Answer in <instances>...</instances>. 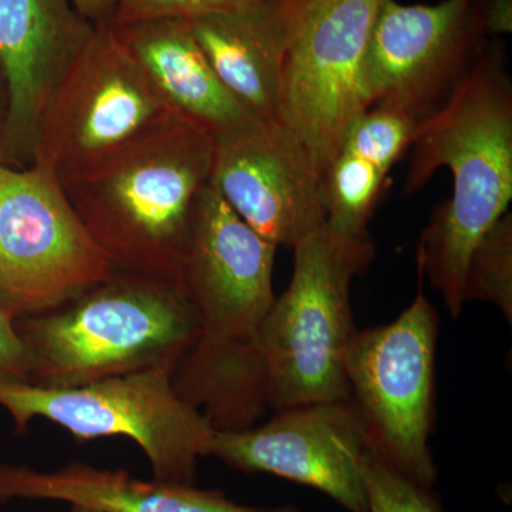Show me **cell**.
<instances>
[{
  "label": "cell",
  "instance_id": "obj_1",
  "mask_svg": "<svg viewBox=\"0 0 512 512\" xmlns=\"http://www.w3.org/2000/svg\"><path fill=\"white\" fill-rule=\"evenodd\" d=\"M276 249L211 183L202 188L180 281L200 320V336L174 384L192 406L204 407L218 430L248 429L269 409L258 336L276 299Z\"/></svg>",
  "mask_w": 512,
  "mask_h": 512
},
{
  "label": "cell",
  "instance_id": "obj_2",
  "mask_svg": "<svg viewBox=\"0 0 512 512\" xmlns=\"http://www.w3.org/2000/svg\"><path fill=\"white\" fill-rule=\"evenodd\" d=\"M403 192L414 194L439 168H450L453 194L437 205L417 245V268L463 312L468 259L512 200V83L507 53L491 39L456 93L421 123Z\"/></svg>",
  "mask_w": 512,
  "mask_h": 512
},
{
  "label": "cell",
  "instance_id": "obj_3",
  "mask_svg": "<svg viewBox=\"0 0 512 512\" xmlns=\"http://www.w3.org/2000/svg\"><path fill=\"white\" fill-rule=\"evenodd\" d=\"M212 160L210 131L173 114L63 190L117 271L180 285Z\"/></svg>",
  "mask_w": 512,
  "mask_h": 512
},
{
  "label": "cell",
  "instance_id": "obj_4",
  "mask_svg": "<svg viewBox=\"0 0 512 512\" xmlns=\"http://www.w3.org/2000/svg\"><path fill=\"white\" fill-rule=\"evenodd\" d=\"M69 308L16 322L30 383L66 387L177 363L197 342L200 320L181 285L117 272Z\"/></svg>",
  "mask_w": 512,
  "mask_h": 512
},
{
  "label": "cell",
  "instance_id": "obj_5",
  "mask_svg": "<svg viewBox=\"0 0 512 512\" xmlns=\"http://www.w3.org/2000/svg\"><path fill=\"white\" fill-rule=\"evenodd\" d=\"M288 289L275 299L258 336L268 407L350 399L346 355L355 335L350 286L375 256L369 234L323 224L295 245Z\"/></svg>",
  "mask_w": 512,
  "mask_h": 512
},
{
  "label": "cell",
  "instance_id": "obj_6",
  "mask_svg": "<svg viewBox=\"0 0 512 512\" xmlns=\"http://www.w3.org/2000/svg\"><path fill=\"white\" fill-rule=\"evenodd\" d=\"M174 366L163 363L77 386H0V406L19 431L37 417L79 440L127 437L146 454L154 480L192 485L217 429L178 393Z\"/></svg>",
  "mask_w": 512,
  "mask_h": 512
},
{
  "label": "cell",
  "instance_id": "obj_7",
  "mask_svg": "<svg viewBox=\"0 0 512 512\" xmlns=\"http://www.w3.org/2000/svg\"><path fill=\"white\" fill-rule=\"evenodd\" d=\"M437 336L436 309L419 291L392 323L356 330L345 363L367 451L427 490L439 477L430 448Z\"/></svg>",
  "mask_w": 512,
  "mask_h": 512
},
{
  "label": "cell",
  "instance_id": "obj_8",
  "mask_svg": "<svg viewBox=\"0 0 512 512\" xmlns=\"http://www.w3.org/2000/svg\"><path fill=\"white\" fill-rule=\"evenodd\" d=\"M384 0H281L285 20L278 123L302 141L319 173L367 110L362 69Z\"/></svg>",
  "mask_w": 512,
  "mask_h": 512
},
{
  "label": "cell",
  "instance_id": "obj_9",
  "mask_svg": "<svg viewBox=\"0 0 512 512\" xmlns=\"http://www.w3.org/2000/svg\"><path fill=\"white\" fill-rule=\"evenodd\" d=\"M170 116L116 26H96L43 111L32 164L63 187Z\"/></svg>",
  "mask_w": 512,
  "mask_h": 512
},
{
  "label": "cell",
  "instance_id": "obj_10",
  "mask_svg": "<svg viewBox=\"0 0 512 512\" xmlns=\"http://www.w3.org/2000/svg\"><path fill=\"white\" fill-rule=\"evenodd\" d=\"M117 272L55 175L0 163V302L15 318L62 306Z\"/></svg>",
  "mask_w": 512,
  "mask_h": 512
},
{
  "label": "cell",
  "instance_id": "obj_11",
  "mask_svg": "<svg viewBox=\"0 0 512 512\" xmlns=\"http://www.w3.org/2000/svg\"><path fill=\"white\" fill-rule=\"evenodd\" d=\"M491 39L488 0H384L363 62L367 109L384 104L429 119L473 72Z\"/></svg>",
  "mask_w": 512,
  "mask_h": 512
},
{
  "label": "cell",
  "instance_id": "obj_12",
  "mask_svg": "<svg viewBox=\"0 0 512 512\" xmlns=\"http://www.w3.org/2000/svg\"><path fill=\"white\" fill-rule=\"evenodd\" d=\"M365 427L352 400L278 410L268 423L215 430L208 457L242 473H265L328 495L348 512H369L362 460Z\"/></svg>",
  "mask_w": 512,
  "mask_h": 512
},
{
  "label": "cell",
  "instance_id": "obj_13",
  "mask_svg": "<svg viewBox=\"0 0 512 512\" xmlns=\"http://www.w3.org/2000/svg\"><path fill=\"white\" fill-rule=\"evenodd\" d=\"M210 183L276 247L293 248L326 222L322 174L302 141L279 123L254 121L214 137Z\"/></svg>",
  "mask_w": 512,
  "mask_h": 512
},
{
  "label": "cell",
  "instance_id": "obj_14",
  "mask_svg": "<svg viewBox=\"0 0 512 512\" xmlns=\"http://www.w3.org/2000/svg\"><path fill=\"white\" fill-rule=\"evenodd\" d=\"M94 29L72 0H0V72L6 84L0 156L5 151L32 165L43 111Z\"/></svg>",
  "mask_w": 512,
  "mask_h": 512
},
{
  "label": "cell",
  "instance_id": "obj_15",
  "mask_svg": "<svg viewBox=\"0 0 512 512\" xmlns=\"http://www.w3.org/2000/svg\"><path fill=\"white\" fill-rule=\"evenodd\" d=\"M13 498L63 501L97 512H308L295 505L249 507L221 491L138 480L127 471L77 463L49 473L0 464V503Z\"/></svg>",
  "mask_w": 512,
  "mask_h": 512
},
{
  "label": "cell",
  "instance_id": "obj_16",
  "mask_svg": "<svg viewBox=\"0 0 512 512\" xmlns=\"http://www.w3.org/2000/svg\"><path fill=\"white\" fill-rule=\"evenodd\" d=\"M116 28L174 116L214 137L259 121L220 82L188 20H148Z\"/></svg>",
  "mask_w": 512,
  "mask_h": 512
},
{
  "label": "cell",
  "instance_id": "obj_17",
  "mask_svg": "<svg viewBox=\"0 0 512 512\" xmlns=\"http://www.w3.org/2000/svg\"><path fill=\"white\" fill-rule=\"evenodd\" d=\"M231 96L264 123H278L285 20L281 0L188 20Z\"/></svg>",
  "mask_w": 512,
  "mask_h": 512
},
{
  "label": "cell",
  "instance_id": "obj_18",
  "mask_svg": "<svg viewBox=\"0 0 512 512\" xmlns=\"http://www.w3.org/2000/svg\"><path fill=\"white\" fill-rule=\"evenodd\" d=\"M386 173L352 151L340 148L322 174L326 224L350 235H367Z\"/></svg>",
  "mask_w": 512,
  "mask_h": 512
},
{
  "label": "cell",
  "instance_id": "obj_19",
  "mask_svg": "<svg viewBox=\"0 0 512 512\" xmlns=\"http://www.w3.org/2000/svg\"><path fill=\"white\" fill-rule=\"evenodd\" d=\"M464 301L493 303L512 320V215L505 212L485 232L468 259Z\"/></svg>",
  "mask_w": 512,
  "mask_h": 512
},
{
  "label": "cell",
  "instance_id": "obj_20",
  "mask_svg": "<svg viewBox=\"0 0 512 512\" xmlns=\"http://www.w3.org/2000/svg\"><path fill=\"white\" fill-rule=\"evenodd\" d=\"M421 123L396 107L376 104L353 121L342 147L387 174L412 148Z\"/></svg>",
  "mask_w": 512,
  "mask_h": 512
},
{
  "label": "cell",
  "instance_id": "obj_21",
  "mask_svg": "<svg viewBox=\"0 0 512 512\" xmlns=\"http://www.w3.org/2000/svg\"><path fill=\"white\" fill-rule=\"evenodd\" d=\"M369 512H443L433 490L420 487L366 451L362 460Z\"/></svg>",
  "mask_w": 512,
  "mask_h": 512
},
{
  "label": "cell",
  "instance_id": "obj_22",
  "mask_svg": "<svg viewBox=\"0 0 512 512\" xmlns=\"http://www.w3.org/2000/svg\"><path fill=\"white\" fill-rule=\"evenodd\" d=\"M256 2L259 0H119L111 25L126 26L158 19L192 20L244 9Z\"/></svg>",
  "mask_w": 512,
  "mask_h": 512
},
{
  "label": "cell",
  "instance_id": "obj_23",
  "mask_svg": "<svg viewBox=\"0 0 512 512\" xmlns=\"http://www.w3.org/2000/svg\"><path fill=\"white\" fill-rule=\"evenodd\" d=\"M28 350L16 328V318L0 302V386L29 384Z\"/></svg>",
  "mask_w": 512,
  "mask_h": 512
},
{
  "label": "cell",
  "instance_id": "obj_24",
  "mask_svg": "<svg viewBox=\"0 0 512 512\" xmlns=\"http://www.w3.org/2000/svg\"><path fill=\"white\" fill-rule=\"evenodd\" d=\"M72 2L80 15L94 26L111 25L119 6V0H72Z\"/></svg>",
  "mask_w": 512,
  "mask_h": 512
},
{
  "label": "cell",
  "instance_id": "obj_25",
  "mask_svg": "<svg viewBox=\"0 0 512 512\" xmlns=\"http://www.w3.org/2000/svg\"><path fill=\"white\" fill-rule=\"evenodd\" d=\"M70 512H97V511L87 510V508L72 507V511H70Z\"/></svg>",
  "mask_w": 512,
  "mask_h": 512
}]
</instances>
